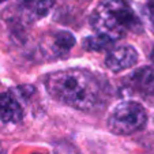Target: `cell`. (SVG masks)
<instances>
[{"label": "cell", "instance_id": "6da1fadb", "mask_svg": "<svg viewBox=\"0 0 154 154\" xmlns=\"http://www.w3.org/2000/svg\"><path fill=\"white\" fill-rule=\"evenodd\" d=\"M48 93L61 104L89 111L100 101V86L94 76L85 70H63L45 78Z\"/></svg>", "mask_w": 154, "mask_h": 154}, {"label": "cell", "instance_id": "7a4b0ae2", "mask_svg": "<svg viewBox=\"0 0 154 154\" xmlns=\"http://www.w3.org/2000/svg\"><path fill=\"white\" fill-rule=\"evenodd\" d=\"M90 23L96 34L113 42L142 30L140 19L124 0H104L91 12Z\"/></svg>", "mask_w": 154, "mask_h": 154}, {"label": "cell", "instance_id": "3957f363", "mask_svg": "<svg viewBox=\"0 0 154 154\" xmlns=\"http://www.w3.org/2000/svg\"><path fill=\"white\" fill-rule=\"evenodd\" d=\"M147 123L146 109L135 101H123L108 117V127L116 135H131L143 130Z\"/></svg>", "mask_w": 154, "mask_h": 154}, {"label": "cell", "instance_id": "277c9868", "mask_svg": "<svg viewBox=\"0 0 154 154\" xmlns=\"http://www.w3.org/2000/svg\"><path fill=\"white\" fill-rule=\"evenodd\" d=\"M74 45H75L74 35L70 32L59 30V32H53L45 35L40 48L44 56H48L49 59H57L68 55Z\"/></svg>", "mask_w": 154, "mask_h": 154}, {"label": "cell", "instance_id": "5b68a950", "mask_svg": "<svg viewBox=\"0 0 154 154\" xmlns=\"http://www.w3.org/2000/svg\"><path fill=\"white\" fill-rule=\"evenodd\" d=\"M138 61V52L132 47L123 45V47L112 48L105 56V66L112 72L128 70L134 67Z\"/></svg>", "mask_w": 154, "mask_h": 154}, {"label": "cell", "instance_id": "8992f818", "mask_svg": "<svg viewBox=\"0 0 154 154\" xmlns=\"http://www.w3.org/2000/svg\"><path fill=\"white\" fill-rule=\"evenodd\" d=\"M128 82L135 91L154 97V67L147 66L135 70L128 76Z\"/></svg>", "mask_w": 154, "mask_h": 154}, {"label": "cell", "instance_id": "52a82bcc", "mask_svg": "<svg viewBox=\"0 0 154 154\" xmlns=\"http://www.w3.org/2000/svg\"><path fill=\"white\" fill-rule=\"evenodd\" d=\"M22 117V106L17 98L10 93H0V120L3 123H19Z\"/></svg>", "mask_w": 154, "mask_h": 154}, {"label": "cell", "instance_id": "ba28073f", "mask_svg": "<svg viewBox=\"0 0 154 154\" xmlns=\"http://www.w3.org/2000/svg\"><path fill=\"white\" fill-rule=\"evenodd\" d=\"M18 4L27 19L37 20L48 15L55 4V0H18Z\"/></svg>", "mask_w": 154, "mask_h": 154}, {"label": "cell", "instance_id": "9c48e42d", "mask_svg": "<svg viewBox=\"0 0 154 154\" xmlns=\"http://www.w3.org/2000/svg\"><path fill=\"white\" fill-rule=\"evenodd\" d=\"M112 44H113V41L96 34V35H93V37L85 38L83 40V48L87 49V51H104V49L111 48Z\"/></svg>", "mask_w": 154, "mask_h": 154}, {"label": "cell", "instance_id": "30bf717a", "mask_svg": "<svg viewBox=\"0 0 154 154\" xmlns=\"http://www.w3.org/2000/svg\"><path fill=\"white\" fill-rule=\"evenodd\" d=\"M145 18L150 30L154 33V0H149L145 7Z\"/></svg>", "mask_w": 154, "mask_h": 154}, {"label": "cell", "instance_id": "8fae6325", "mask_svg": "<svg viewBox=\"0 0 154 154\" xmlns=\"http://www.w3.org/2000/svg\"><path fill=\"white\" fill-rule=\"evenodd\" d=\"M151 60H153V61H154V49H153V51H151Z\"/></svg>", "mask_w": 154, "mask_h": 154}, {"label": "cell", "instance_id": "7c38bea8", "mask_svg": "<svg viewBox=\"0 0 154 154\" xmlns=\"http://www.w3.org/2000/svg\"><path fill=\"white\" fill-rule=\"evenodd\" d=\"M3 2H6V0H0V3H3Z\"/></svg>", "mask_w": 154, "mask_h": 154}]
</instances>
